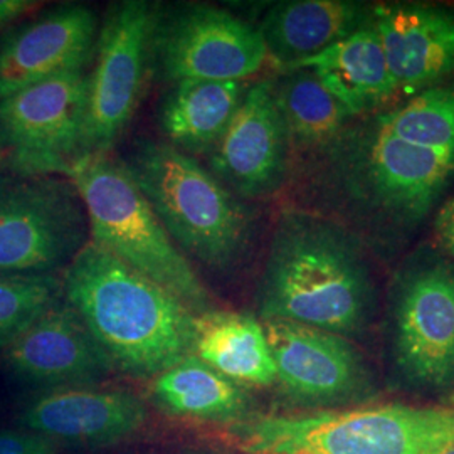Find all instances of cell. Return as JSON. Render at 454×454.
<instances>
[{
    "label": "cell",
    "mask_w": 454,
    "mask_h": 454,
    "mask_svg": "<svg viewBox=\"0 0 454 454\" xmlns=\"http://www.w3.org/2000/svg\"><path fill=\"white\" fill-rule=\"evenodd\" d=\"M371 307L369 271L347 232L305 212L281 214L261 275L262 320L343 337L365 325Z\"/></svg>",
    "instance_id": "cell-2"
},
{
    "label": "cell",
    "mask_w": 454,
    "mask_h": 454,
    "mask_svg": "<svg viewBox=\"0 0 454 454\" xmlns=\"http://www.w3.org/2000/svg\"><path fill=\"white\" fill-rule=\"evenodd\" d=\"M65 179L82 197L91 243L176 294L195 315L212 309L207 286L172 241L121 159L112 153L84 155L71 165Z\"/></svg>",
    "instance_id": "cell-4"
},
{
    "label": "cell",
    "mask_w": 454,
    "mask_h": 454,
    "mask_svg": "<svg viewBox=\"0 0 454 454\" xmlns=\"http://www.w3.org/2000/svg\"><path fill=\"white\" fill-rule=\"evenodd\" d=\"M121 162L189 260L215 271L239 261L249 238V215L207 167L165 140L150 138L135 142Z\"/></svg>",
    "instance_id": "cell-3"
},
{
    "label": "cell",
    "mask_w": 454,
    "mask_h": 454,
    "mask_svg": "<svg viewBox=\"0 0 454 454\" xmlns=\"http://www.w3.org/2000/svg\"><path fill=\"white\" fill-rule=\"evenodd\" d=\"M438 236L444 249L454 256V199L439 214Z\"/></svg>",
    "instance_id": "cell-28"
},
{
    "label": "cell",
    "mask_w": 454,
    "mask_h": 454,
    "mask_svg": "<svg viewBox=\"0 0 454 454\" xmlns=\"http://www.w3.org/2000/svg\"><path fill=\"white\" fill-rule=\"evenodd\" d=\"M275 86L276 101L290 144L318 148L333 142L350 112L309 69L286 71Z\"/></svg>",
    "instance_id": "cell-23"
},
{
    "label": "cell",
    "mask_w": 454,
    "mask_h": 454,
    "mask_svg": "<svg viewBox=\"0 0 454 454\" xmlns=\"http://www.w3.org/2000/svg\"><path fill=\"white\" fill-rule=\"evenodd\" d=\"M59 442L26 429H0V454H58Z\"/></svg>",
    "instance_id": "cell-26"
},
{
    "label": "cell",
    "mask_w": 454,
    "mask_h": 454,
    "mask_svg": "<svg viewBox=\"0 0 454 454\" xmlns=\"http://www.w3.org/2000/svg\"><path fill=\"white\" fill-rule=\"evenodd\" d=\"M61 281L114 371L153 379L192 356L194 311L97 244L82 247Z\"/></svg>",
    "instance_id": "cell-1"
},
{
    "label": "cell",
    "mask_w": 454,
    "mask_h": 454,
    "mask_svg": "<svg viewBox=\"0 0 454 454\" xmlns=\"http://www.w3.org/2000/svg\"><path fill=\"white\" fill-rule=\"evenodd\" d=\"M88 71H71L0 99V142L20 176L66 177L82 157Z\"/></svg>",
    "instance_id": "cell-9"
},
{
    "label": "cell",
    "mask_w": 454,
    "mask_h": 454,
    "mask_svg": "<svg viewBox=\"0 0 454 454\" xmlns=\"http://www.w3.org/2000/svg\"><path fill=\"white\" fill-rule=\"evenodd\" d=\"M246 90L244 82H174L159 108L163 140L187 155H207L231 123Z\"/></svg>",
    "instance_id": "cell-21"
},
{
    "label": "cell",
    "mask_w": 454,
    "mask_h": 454,
    "mask_svg": "<svg viewBox=\"0 0 454 454\" xmlns=\"http://www.w3.org/2000/svg\"><path fill=\"white\" fill-rule=\"evenodd\" d=\"M192 356L239 386L268 387L276 382L264 326L249 313L212 309L197 315Z\"/></svg>",
    "instance_id": "cell-20"
},
{
    "label": "cell",
    "mask_w": 454,
    "mask_h": 454,
    "mask_svg": "<svg viewBox=\"0 0 454 454\" xmlns=\"http://www.w3.org/2000/svg\"><path fill=\"white\" fill-rule=\"evenodd\" d=\"M146 407L125 390L52 389L37 395L19 418L26 431L56 442L110 446L144 427Z\"/></svg>",
    "instance_id": "cell-15"
},
{
    "label": "cell",
    "mask_w": 454,
    "mask_h": 454,
    "mask_svg": "<svg viewBox=\"0 0 454 454\" xmlns=\"http://www.w3.org/2000/svg\"><path fill=\"white\" fill-rule=\"evenodd\" d=\"M99 20L82 4H65L0 41V99L91 63Z\"/></svg>",
    "instance_id": "cell-13"
},
{
    "label": "cell",
    "mask_w": 454,
    "mask_h": 454,
    "mask_svg": "<svg viewBox=\"0 0 454 454\" xmlns=\"http://www.w3.org/2000/svg\"><path fill=\"white\" fill-rule=\"evenodd\" d=\"M276 382L305 406H340L372 394L371 372L345 337L286 320H262Z\"/></svg>",
    "instance_id": "cell-11"
},
{
    "label": "cell",
    "mask_w": 454,
    "mask_h": 454,
    "mask_svg": "<svg viewBox=\"0 0 454 454\" xmlns=\"http://www.w3.org/2000/svg\"><path fill=\"white\" fill-rule=\"evenodd\" d=\"M2 360L17 380L46 390L86 387L114 371L65 298L19 335L2 352Z\"/></svg>",
    "instance_id": "cell-14"
},
{
    "label": "cell",
    "mask_w": 454,
    "mask_h": 454,
    "mask_svg": "<svg viewBox=\"0 0 454 454\" xmlns=\"http://www.w3.org/2000/svg\"><path fill=\"white\" fill-rule=\"evenodd\" d=\"M394 358L418 387L453 386V266L436 262L404 278L394 309Z\"/></svg>",
    "instance_id": "cell-10"
},
{
    "label": "cell",
    "mask_w": 454,
    "mask_h": 454,
    "mask_svg": "<svg viewBox=\"0 0 454 454\" xmlns=\"http://www.w3.org/2000/svg\"><path fill=\"white\" fill-rule=\"evenodd\" d=\"M395 88L418 90L454 73V12L433 5H384L373 11Z\"/></svg>",
    "instance_id": "cell-17"
},
{
    "label": "cell",
    "mask_w": 454,
    "mask_h": 454,
    "mask_svg": "<svg viewBox=\"0 0 454 454\" xmlns=\"http://www.w3.org/2000/svg\"><path fill=\"white\" fill-rule=\"evenodd\" d=\"M294 69L311 71L352 114L371 108L397 90L372 24L362 26L356 33L286 71Z\"/></svg>",
    "instance_id": "cell-19"
},
{
    "label": "cell",
    "mask_w": 454,
    "mask_h": 454,
    "mask_svg": "<svg viewBox=\"0 0 454 454\" xmlns=\"http://www.w3.org/2000/svg\"><path fill=\"white\" fill-rule=\"evenodd\" d=\"M157 4L114 2L99 24L86 82L82 157L110 153L129 127L150 74Z\"/></svg>",
    "instance_id": "cell-7"
},
{
    "label": "cell",
    "mask_w": 454,
    "mask_h": 454,
    "mask_svg": "<svg viewBox=\"0 0 454 454\" xmlns=\"http://www.w3.org/2000/svg\"><path fill=\"white\" fill-rule=\"evenodd\" d=\"M268 59L260 29L223 7H159L150 43V74L162 82H244Z\"/></svg>",
    "instance_id": "cell-8"
},
{
    "label": "cell",
    "mask_w": 454,
    "mask_h": 454,
    "mask_svg": "<svg viewBox=\"0 0 454 454\" xmlns=\"http://www.w3.org/2000/svg\"><path fill=\"white\" fill-rule=\"evenodd\" d=\"M34 0H0V29L35 9Z\"/></svg>",
    "instance_id": "cell-27"
},
{
    "label": "cell",
    "mask_w": 454,
    "mask_h": 454,
    "mask_svg": "<svg viewBox=\"0 0 454 454\" xmlns=\"http://www.w3.org/2000/svg\"><path fill=\"white\" fill-rule=\"evenodd\" d=\"M288 146L275 84L254 82L247 86L231 123L209 150V170L232 194L266 197L283 184Z\"/></svg>",
    "instance_id": "cell-12"
},
{
    "label": "cell",
    "mask_w": 454,
    "mask_h": 454,
    "mask_svg": "<svg viewBox=\"0 0 454 454\" xmlns=\"http://www.w3.org/2000/svg\"><path fill=\"white\" fill-rule=\"evenodd\" d=\"M377 127L409 144L454 152V82L424 90L382 114Z\"/></svg>",
    "instance_id": "cell-24"
},
{
    "label": "cell",
    "mask_w": 454,
    "mask_h": 454,
    "mask_svg": "<svg viewBox=\"0 0 454 454\" xmlns=\"http://www.w3.org/2000/svg\"><path fill=\"white\" fill-rule=\"evenodd\" d=\"M362 12L358 4L345 0H288L275 4L258 29L268 58L288 69L365 26Z\"/></svg>",
    "instance_id": "cell-18"
},
{
    "label": "cell",
    "mask_w": 454,
    "mask_h": 454,
    "mask_svg": "<svg viewBox=\"0 0 454 454\" xmlns=\"http://www.w3.org/2000/svg\"><path fill=\"white\" fill-rule=\"evenodd\" d=\"M246 454H442L454 446V411L403 404L238 422Z\"/></svg>",
    "instance_id": "cell-5"
},
{
    "label": "cell",
    "mask_w": 454,
    "mask_h": 454,
    "mask_svg": "<svg viewBox=\"0 0 454 454\" xmlns=\"http://www.w3.org/2000/svg\"><path fill=\"white\" fill-rule=\"evenodd\" d=\"M364 176L384 209L419 217L454 179V152L409 144L377 127L365 144Z\"/></svg>",
    "instance_id": "cell-16"
},
{
    "label": "cell",
    "mask_w": 454,
    "mask_h": 454,
    "mask_svg": "<svg viewBox=\"0 0 454 454\" xmlns=\"http://www.w3.org/2000/svg\"><path fill=\"white\" fill-rule=\"evenodd\" d=\"M61 300L56 273H0V354Z\"/></svg>",
    "instance_id": "cell-25"
},
{
    "label": "cell",
    "mask_w": 454,
    "mask_h": 454,
    "mask_svg": "<svg viewBox=\"0 0 454 454\" xmlns=\"http://www.w3.org/2000/svg\"><path fill=\"white\" fill-rule=\"evenodd\" d=\"M442 454H454V446H453V448H450V450H448V451H446V453H442Z\"/></svg>",
    "instance_id": "cell-30"
},
{
    "label": "cell",
    "mask_w": 454,
    "mask_h": 454,
    "mask_svg": "<svg viewBox=\"0 0 454 454\" xmlns=\"http://www.w3.org/2000/svg\"><path fill=\"white\" fill-rule=\"evenodd\" d=\"M2 155H4V145H2V142H0V160H2Z\"/></svg>",
    "instance_id": "cell-29"
},
{
    "label": "cell",
    "mask_w": 454,
    "mask_h": 454,
    "mask_svg": "<svg viewBox=\"0 0 454 454\" xmlns=\"http://www.w3.org/2000/svg\"><path fill=\"white\" fill-rule=\"evenodd\" d=\"M152 399L167 414L197 421L241 422L247 419L249 395L194 356L153 377Z\"/></svg>",
    "instance_id": "cell-22"
},
{
    "label": "cell",
    "mask_w": 454,
    "mask_h": 454,
    "mask_svg": "<svg viewBox=\"0 0 454 454\" xmlns=\"http://www.w3.org/2000/svg\"><path fill=\"white\" fill-rule=\"evenodd\" d=\"M90 243L71 180L0 174V273H56Z\"/></svg>",
    "instance_id": "cell-6"
}]
</instances>
